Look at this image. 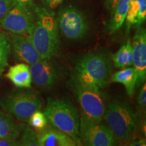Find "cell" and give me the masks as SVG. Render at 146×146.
I'll return each instance as SVG.
<instances>
[{"instance_id": "obj_23", "label": "cell", "mask_w": 146, "mask_h": 146, "mask_svg": "<svg viewBox=\"0 0 146 146\" xmlns=\"http://www.w3.org/2000/svg\"><path fill=\"white\" fill-rule=\"evenodd\" d=\"M28 121L29 125L36 129V131L43 129L48 124L44 113L40 110L35 112L29 118Z\"/></svg>"}, {"instance_id": "obj_30", "label": "cell", "mask_w": 146, "mask_h": 146, "mask_svg": "<svg viewBox=\"0 0 146 146\" xmlns=\"http://www.w3.org/2000/svg\"><path fill=\"white\" fill-rule=\"evenodd\" d=\"M104 1L106 8L112 11L114 9L118 0H104Z\"/></svg>"}, {"instance_id": "obj_29", "label": "cell", "mask_w": 146, "mask_h": 146, "mask_svg": "<svg viewBox=\"0 0 146 146\" xmlns=\"http://www.w3.org/2000/svg\"><path fill=\"white\" fill-rule=\"evenodd\" d=\"M16 4H19L23 6L27 7V8H32L33 5L34 4V0H14Z\"/></svg>"}, {"instance_id": "obj_11", "label": "cell", "mask_w": 146, "mask_h": 146, "mask_svg": "<svg viewBox=\"0 0 146 146\" xmlns=\"http://www.w3.org/2000/svg\"><path fill=\"white\" fill-rule=\"evenodd\" d=\"M133 65L137 75L136 87L145 83L146 78V31L143 27L137 28L133 38Z\"/></svg>"}, {"instance_id": "obj_27", "label": "cell", "mask_w": 146, "mask_h": 146, "mask_svg": "<svg viewBox=\"0 0 146 146\" xmlns=\"http://www.w3.org/2000/svg\"><path fill=\"white\" fill-rule=\"evenodd\" d=\"M64 0H41L43 7L50 10H54L63 2Z\"/></svg>"}, {"instance_id": "obj_3", "label": "cell", "mask_w": 146, "mask_h": 146, "mask_svg": "<svg viewBox=\"0 0 146 146\" xmlns=\"http://www.w3.org/2000/svg\"><path fill=\"white\" fill-rule=\"evenodd\" d=\"M137 115L132 107L125 101L114 100L109 102L104 116L107 125L117 141H127L133 133Z\"/></svg>"}, {"instance_id": "obj_26", "label": "cell", "mask_w": 146, "mask_h": 146, "mask_svg": "<svg viewBox=\"0 0 146 146\" xmlns=\"http://www.w3.org/2000/svg\"><path fill=\"white\" fill-rule=\"evenodd\" d=\"M137 106L139 109L143 110L146 106V85L144 83L140 89L139 94L137 97Z\"/></svg>"}, {"instance_id": "obj_6", "label": "cell", "mask_w": 146, "mask_h": 146, "mask_svg": "<svg viewBox=\"0 0 146 146\" xmlns=\"http://www.w3.org/2000/svg\"><path fill=\"white\" fill-rule=\"evenodd\" d=\"M56 18L61 34L70 41L83 39L89 31V23L86 16L72 5L60 9Z\"/></svg>"}, {"instance_id": "obj_5", "label": "cell", "mask_w": 146, "mask_h": 146, "mask_svg": "<svg viewBox=\"0 0 146 146\" xmlns=\"http://www.w3.org/2000/svg\"><path fill=\"white\" fill-rule=\"evenodd\" d=\"M72 85L81 108V116L102 122L107 105L102 90L73 81Z\"/></svg>"}, {"instance_id": "obj_32", "label": "cell", "mask_w": 146, "mask_h": 146, "mask_svg": "<svg viewBox=\"0 0 146 146\" xmlns=\"http://www.w3.org/2000/svg\"><path fill=\"white\" fill-rule=\"evenodd\" d=\"M0 33H1V31H0Z\"/></svg>"}, {"instance_id": "obj_1", "label": "cell", "mask_w": 146, "mask_h": 146, "mask_svg": "<svg viewBox=\"0 0 146 146\" xmlns=\"http://www.w3.org/2000/svg\"><path fill=\"white\" fill-rule=\"evenodd\" d=\"M110 71L111 63L106 55L90 52L76 61L72 81L102 90L107 85Z\"/></svg>"}, {"instance_id": "obj_13", "label": "cell", "mask_w": 146, "mask_h": 146, "mask_svg": "<svg viewBox=\"0 0 146 146\" xmlns=\"http://www.w3.org/2000/svg\"><path fill=\"white\" fill-rule=\"evenodd\" d=\"M36 140L39 146H76L78 145L70 136L50 124L36 131Z\"/></svg>"}, {"instance_id": "obj_9", "label": "cell", "mask_w": 146, "mask_h": 146, "mask_svg": "<svg viewBox=\"0 0 146 146\" xmlns=\"http://www.w3.org/2000/svg\"><path fill=\"white\" fill-rule=\"evenodd\" d=\"M27 36L41 60H51L59 54L60 41L37 21Z\"/></svg>"}, {"instance_id": "obj_21", "label": "cell", "mask_w": 146, "mask_h": 146, "mask_svg": "<svg viewBox=\"0 0 146 146\" xmlns=\"http://www.w3.org/2000/svg\"><path fill=\"white\" fill-rule=\"evenodd\" d=\"M139 10V3L138 0H131L125 18L128 31L132 25H136L137 22Z\"/></svg>"}, {"instance_id": "obj_20", "label": "cell", "mask_w": 146, "mask_h": 146, "mask_svg": "<svg viewBox=\"0 0 146 146\" xmlns=\"http://www.w3.org/2000/svg\"><path fill=\"white\" fill-rule=\"evenodd\" d=\"M10 51V39L5 33H0V76L8 66Z\"/></svg>"}, {"instance_id": "obj_22", "label": "cell", "mask_w": 146, "mask_h": 146, "mask_svg": "<svg viewBox=\"0 0 146 146\" xmlns=\"http://www.w3.org/2000/svg\"><path fill=\"white\" fill-rule=\"evenodd\" d=\"M19 145L25 146H39L36 140V133L33 130L30 125H27L24 128L23 135L21 141H19Z\"/></svg>"}, {"instance_id": "obj_17", "label": "cell", "mask_w": 146, "mask_h": 146, "mask_svg": "<svg viewBox=\"0 0 146 146\" xmlns=\"http://www.w3.org/2000/svg\"><path fill=\"white\" fill-rule=\"evenodd\" d=\"M131 1V0H118L117 1L112 10V15L108 23V30L110 33L116 32L123 25Z\"/></svg>"}, {"instance_id": "obj_12", "label": "cell", "mask_w": 146, "mask_h": 146, "mask_svg": "<svg viewBox=\"0 0 146 146\" xmlns=\"http://www.w3.org/2000/svg\"><path fill=\"white\" fill-rule=\"evenodd\" d=\"M10 42L11 48L17 60L29 65L41 60L27 36L13 34L11 36Z\"/></svg>"}, {"instance_id": "obj_2", "label": "cell", "mask_w": 146, "mask_h": 146, "mask_svg": "<svg viewBox=\"0 0 146 146\" xmlns=\"http://www.w3.org/2000/svg\"><path fill=\"white\" fill-rule=\"evenodd\" d=\"M43 113L48 124L70 136L77 145H82L79 138L80 116L70 102L49 98Z\"/></svg>"}, {"instance_id": "obj_16", "label": "cell", "mask_w": 146, "mask_h": 146, "mask_svg": "<svg viewBox=\"0 0 146 146\" xmlns=\"http://www.w3.org/2000/svg\"><path fill=\"white\" fill-rule=\"evenodd\" d=\"M110 81L123 84L128 96L132 98L137 82V75L134 68H125L114 73L111 76Z\"/></svg>"}, {"instance_id": "obj_10", "label": "cell", "mask_w": 146, "mask_h": 146, "mask_svg": "<svg viewBox=\"0 0 146 146\" xmlns=\"http://www.w3.org/2000/svg\"><path fill=\"white\" fill-rule=\"evenodd\" d=\"M32 82L43 90H51L59 81L60 70L50 60H41L29 65Z\"/></svg>"}, {"instance_id": "obj_15", "label": "cell", "mask_w": 146, "mask_h": 146, "mask_svg": "<svg viewBox=\"0 0 146 146\" xmlns=\"http://www.w3.org/2000/svg\"><path fill=\"white\" fill-rule=\"evenodd\" d=\"M5 76L19 88H30L31 86V74L27 64L20 63L10 67Z\"/></svg>"}, {"instance_id": "obj_19", "label": "cell", "mask_w": 146, "mask_h": 146, "mask_svg": "<svg viewBox=\"0 0 146 146\" xmlns=\"http://www.w3.org/2000/svg\"><path fill=\"white\" fill-rule=\"evenodd\" d=\"M114 67L123 69L133 65V47L130 40L128 39L117 52L112 56Z\"/></svg>"}, {"instance_id": "obj_7", "label": "cell", "mask_w": 146, "mask_h": 146, "mask_svg": "<svg viewBox=\"0 0 146 146\" xmlns=\"http://www.w3.org/2000/svg\"><path fill=\"white\" fill-rule=\"evenodd\" d=\"M79 138L88 146H112L117 142L108 126L80 116Z\"/></svg>"}, {"instance_id": "obj_4", "label": "cell", "mask_w": 146, "mask_h": 146, "mask_svg": "<svg viewBox=\"0 0 146 146\" xmlns=\"http://www.w3.org/2000/svg\"><path fill=\"white\" fill-rule=\"evenodd\" d=\"M0 106L18 120L27 122L35 112L41 110L42 99L36 91L18 89L3 97L0 100Z\"/></svg>"}, {"instance_id": "obj_25", "label": "cell", "mask_w": 146, "mask_h": 146, "mask_svg": "<svg viewBox=\"0 0 146 146\" xmlns=\"http://www.w3.org/2000/svg\"><path fill=\"white\" fill-rule=\"evenodd\" d=\"M15 5L14 0H0V21Z\"/></svg>"}, {"instance_id": "obj_24", "label": "cell", "mask_w": 146, "mask_h": 146, "mask_svg": "<svg viewBox=\"0 0 146 146\" xmlns=\"http://www.w3.org/2000/svg\"><path fill=\"white\" fill-rule=\"evenodd\" d=\"M139 3V10L137 16V22L136 27H139L145 22L146 19V0H138Z\"/></svg>"}, {"instance_id": "obj_14", "label": "cell", "mask_w": 146, "mask_h": 146, "mask_svg": "<svg viewBox=\"0 0 146 146\" xmlns=\"http://www.w3.org/2000/svg\"><path fill=\"white\" fill-rule=\"evenodd\" d=\"M32 9L35 15L36 21L49 31L56 39L60 40L57 18L53 10L35 4L33 5Z\"/></svg>"}, {"instance_id": "obj_8", "label": "cell", "mask_w": 146, "mask_h": 146, "mask_svg": "<svg viewBox=\"0 0 146 146\" xmlns=\"http://www.w3.org/2000/svg\"><path fill=\"white\" fill-rule=\"evenodd\" d=\"M35 22L32 8L16 4L0 21V26L12 34L27 36Z\"/></svg>"}, {"instance_id": "obj_31", "label": "cell", "mask_w": 146, "mask_h": 146, "mask_svg": "<svg viewBox=\"0 0 146 146\" xmlns=\"http://www.w3.org/2000/svg\"><path fill=\"white\" fill-rule=\"evenodd\" d=\"M145 139H141L138 140V141H133L130 144V145L133 146H145Z\"/></svg>"}, {"instance_id": "obj_28", "label": "cell", "mask_w": 146, "mask_h": 146, "mask_svg": "<svg viewBox=\"0 0 146 146\" xmlns=\"http://www.w3.org/2000/svg\"><path fill=\"white\" fill-rule=\"evenodd\" d=\"M20 145L19 141L16 140H8L0 138V146H14Z\"/></svg>"}, {"instance_id": "obj_18", "label": "cell", "mask_w": 146, "mask_h": 146, "mask_svg": "<svg viewBox=\"0 0 146 146\" xmlns=\"http://www.w3.org/2000/svg\"><path fill=\"white\" fill-rule=\"evenodd\" d=\"M21 131V126L16 125L10 114L0 112V138L16 140Z\"/></svg>"}]
</instances>
